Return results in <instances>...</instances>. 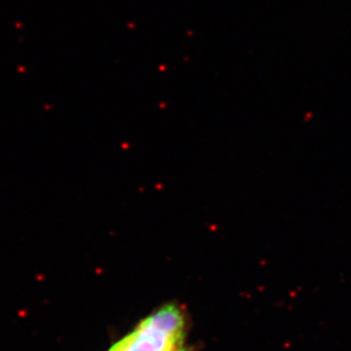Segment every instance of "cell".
<instances>
[{
  "label": "cell",
  "mask_w": 351,
  "mask_h": 351,
  "mask_svg": "<svg viewBox=\"0 0 351 351\" xmlns=\"http://www.w3.org/2000/svg\"><path fill=\"white\" fill-rule=\"evenodd\" d=\"M185 313L178 304H163L143 319L108 351H185Z\"/></svg>",
  "instance_id": "obj_1"
}]
</instances>
